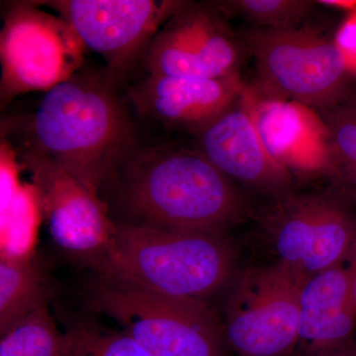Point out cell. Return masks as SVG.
I'll return each instance as SVG.
<instances>
[{"label": "cell", "mask_w": 356, "mask_h": 356, "mask_svg": "<svg viewBox=\"0 0 356 356\" xmlns=\"http://www.w3.org/2000/svg\"><path fill=\"white\" fill-rule=\"evenodd\" d=\"M114 222L226 235L248 213L247 200L194 147L138 144L103 184Z\"/></svg>", "instance_id": "1"}, {"label": "cell", "mask_w": 356, "mask_h": 356, "mask_svg": "<svg viewBox=\"0 0 356 356\" xmlns=\"http://www.w3.org/2000/svg\"><path fill=\"white\" fill-rule=\"evenodd\" d=\"M121 83L106 67H81L44 92L14 143L41 152L99 195L139 142Z\"/></svg>", "instance_id": "2"}, {"label": "cell", "mask_w": 356, "mask_h": 356, "mask_svg": "<svg viewBox=\"0 0 356 356\" xmlns=\"http://www.w3.org/2000/svg\"><path fill=\"white\" fill-rule=\"evenodd\" d=\"M236 259L226 235L115 222L108 252L96 274L170 296L205 300L232 280Z\"/></svg>", "instance_id": "3"}, {"label": "cell", "mask_w": 356, "mask_h": 356, "mask_svg": "<svg viewBox=\"0 0 356 356\" xmlns=\"http://www.w3.org/2000/svg\"><path fill=\"white\" fill-rule=\"evenodd\" d=\"M254 65L248 86L257 95L296 103L317 112L339 102L350 89L351 74L334 39L308 22L236 31Z\"/></svg>", "instance_id": "4"}, {"label": "cell", "mask_w": 356, "mask_h": 356, "mask_svg": "<svg viewBox=\"0 0 356 356\" xmlns=\"http://www.w3.org/2000/svg\"><path fill=\"white\" fill-rule=\"evenodd\" d=\"M86 301L115 321L152 356H225L224 325L205 300L170 296L96 274Z\"/></svg>", "instance_id": "5"}, {"label": "cell", "mask_w": 356, "mask_h": 356, "mask_svg": "<svg viewBox=\"0 0 356 356\" xmlns=\"http://www.w3.org/2000/svg\"><path fill=\"white\" fill-rule=\"evenodd\" d=\"M261 219L277 261L304 282L346 261L356 245V221L336 194L292 193Z\"/></svg>", "instance_id": "6"}, {"label": "cell", "mask_w": 356, "mask_h": 356, "mask_svg": "<svg viewBox=\"0 0 356 356\" xmlns=\"http://www.w3.org/2000/svg\"><path fill=\"white\" fill-rule=\"evenodd\" d=\"M300 280L276 261L248 267L226 305L227 343L238 356H288L298 343Z\"/></svg>", "instance_id": "7"}, {"label": "cell", "mask_w": 356, "mask_h": 356, "mask_svg": "<svg viewBox=\"0 0 356 356\" xmlns=\"http://www.w3.org/2000/svg\"><path fill=\"white\" fill-rule=\"evenodd\" d=\"M10 144L31 175L40 212L54 242L70 257L98 273L115 232L106 205L41 152L21 143Z\"/></svg>", "instance_id": "8"}, {"label": "cell", "mask_w": 356, "mask_h": 356, "mask_svg": "<svg viewBox=\"0 0 356 356\" xmlns=\"http://www.w3.org/2000/svg\"><path fill=\"white\" fill-rule=\"evenodd\" d=\"M247 53L216 1H181L145 55L147 74L222 79L240 76Z\"/></svg>", "instance_id": "9"}, {"label": "cell", "mask_w": 356, "mask_h": 356, "mask_svg": "<svg viewBox=\"0 0 356 356\" xmlns=\"http://www.w3.org/2000/svg\"><path fill=\"white\" fill-rule=\"evenodd\" d=\"M84 44L60 17L36 4L14 6L2 28L1 106L15 96L44 90L83 67Z\"/></svg>", "instance_id": "10"}, {"label": "cell", "mask_w": 356, "mask_h": 356, "mask_svg": "<svg viewBox=\"0 0 356 356\" xmlns=\"http://www.w3.org/2000/svg\"><path fill=\"white\" fill-rule=\"evenodd\" d=\"M181 1L153 0H56L50 7L74 30L84 47L102 56L106 67L123 81L159 28Z\"/></svg>", "instance_id": "11"}, {"label": "cell", "mask_w": 356, "mask_h": 356, "mask_svg": "<svg viewBox=\"0 0 356 356\" xmlns=\"http://www.w3.org/2000/svg\"><path fill=\"white\" fill-rule=\"evenodd\" d=\"M194 149L234 184L270 199L291 195V170L271 158L252 120L247 98L242 96L228 109L193 133Z\"/></svg>", "instance_id": "12"}, {"label": "cell", "mask_w": 356, "mask_h": 356, "mask_svg": "<svg viewBox=\"0 0 356 356\" xmlns=\"http://www.w3.org/2000/svg\"><path fill=\"white\" fill-rule=\"evenodd\" d=\"M240 76L222 79L147 74L129 88L138 115L192 134L231 107L245 89Z\"/></svg>", "instance_id": "13"}, {"label": "cell", "mask_w": 356, "mask_h": 356, "mask_svg": "<svg viewBox=\"0 0 356 356\" xmlns=\"http://www.w3.org/2000/svg\"><path fill=\"white\" fill-rule=\"evenodd\" d=\"M299 304L298 343L295 350L300 356L320 355L353 341L356 304L350 257L306 280L300 291Z\"/></svg>", "instance_id": "14"}, {"label": "cell", "mask_w": 356, "mask_h": 356, "mask_svg": "<svg viewBox=\"0 0 356 356\" xmlns=\"http://www.w3.org/2000/svg\"><path fill=\"white\" fill-rule=\"evenodd\" d=\"M55 287L36 254L2 252L0 259V336L28 315L48 306Z\"/></svg>", "instance_id": "15"}, {"label": "cell", "mask_w": 356, "mask_h": 356, "mask_svg": "<svg viewBox=\"0 0 356 356\" xmlns=\"http://www.w3.org/2000/svg\"><path fill=\"white\" fill-rule=\"evenodd\" d=\"M323 170L336 185V195L356 200V89L317 112Z\"/></svg>", "instance_id": "16"}, {"label": "cell", "mask_w": 356, "mask_h": 356, "mask_svg": "<svg viewBox=\"0 0 356 356\" xmlns=\"http://www.w3.org/2000/svg\"><path fill=\"white\" fill-rule=\"evenodd\" d=\"M250 114L264 149L277 163L291 170L296 152L308 132L305 107L296 103L257 95L247 86Z\"/></svg>", "instance_id": "17"}, {"label": "cell", "mask_w": 356, "mask_h": 356, "mask_svg": "<svg viewBox=\"0 0 356 356\" xmlns=\"http://www.w3.org/2000/svg\"><path fill=\"white\" fill-rule=\"evenodd\" d=\"M0 339V356H60L64 332L41 307L21 320Z\"/></svg>", "instance_id": "18"}, {"label": "cell", "mask_w": 356, "mask_h": 356, "mask_svg": "<svg viewBox=\"0 0 356 356\" xmlns=\"http://www.w3.org/2000/svg\"><path fill=\"white\" fill-rule=\"evenodd\" d=\"M216 3L227 17L240 18L257 28L303 24L318 6L317 0H222Z\"/></svg>", "instance_id": "19"}, {"label": "cell", "mask_w": 356, "mask_h": 356, "mask_svg": "<svg viewBox=\"0 0 356 356\" xmlns=\"http://www.w3.org/2000/svg\"><path fill=\"white\" fill-rule=\"evenodd\" d=\"M60 356H152L127 332L91 322H77L64 332Z\"/></svg>", "instance_id": "20"}, {"label": "cell", "mask_w": 356, "mask_h": 356, "mask_svg": "<svg viewBox=\"0 0 356 356\" xmlns=\"http://www.w3.org/2000/svg\"><path fill=\"white\" fill-rule=\"evenodd\" d=\"M334 39L346 58L351 76H356V13L346 15Z\"/></svg>", "instance_id": "21"}, {"label": "cell", "mask_w": 356, "mask_h": 356, "mask_svg": "<svg viewBox=\"0 0 356 356\" xmlns=\"http://www.w3.org/2000/svg\"><path fill=\"white\" fill-rule=\"evenodd\" d=\"M318 6L343 11L350 15L356 13V0H318Z\"/></svg>", "instance_id": "22"}, {"label": "cell", "mask_w": 356, "mask_h": 356, "mask_svg": "<svg viewBox=\"0 0 356 356\" xmlns=\"http://www.w3.org/2000/svg\"><path fill=\"white\" fill-rule=\"evenodd\" d=\"M314 356H356V341L353 339L337 350L327 351Z\"/></svg>", "instance_id": "23"}, {"label": "cell", "mask_w": 356, "mask_h": 356, "mask_svg": "<svg viewBox=\"0 0 356 356\" xmlns=\"http://www.w3.org/2000/svg\"><path fill=\"white\" fill-rule=\"evenodd\" d=\"M350 261L351 268H353V297L356 304V245L353 248V252L350 255Z\"/></svg>", "instance_id": "24"}]
</instances>
